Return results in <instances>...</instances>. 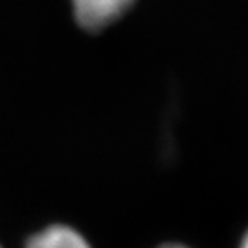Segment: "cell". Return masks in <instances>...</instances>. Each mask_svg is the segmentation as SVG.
<instances>
[{"mask_svg": "<svg viewBox=\"0 0 248 248\" xmlns=\"http://www.w3.org/2000/svg\"><path fill=\"white\" fill-rule=\"evenodd\" d=\"M157 248H190V247H186V245H183V243H176V241H170V243L159 245Z\"/></svg>", "mask_w": 248, "mask_h": 248, "instance_id": "3", "label": "cell"}, {"mask_svg": "<svg viewBox=\"0 0 248 248\" xmlns=\"http://www.w3.org/2000/svg\"><path fill=\"white\" fill-rule=\"evenodd\" d=\"M21 248H93V245L74 226L54 222L30 234Z\"/></svg>", "mask_w": 248, "mask_h": 248, "instance_id": "2", "label": "cell"}, {"mask_svg": "<svg viewBox=\"0 0 248 248\" xmlns=\"http://www.w3.org/2000/svg\"><path fill=\"white\" fill-rule=\"evenodd\" d=\"M74 17L86 30H102L133 5L135 0H71Z\"/></svg>", "mask_w": 248, "mask_h": 248, "instance_id": "1", "label": "cell"}, {"mask_svg": "<svg viewBox=\"0 0 248 248\" xmlns=\"http://www.w3.org/2000/svg\"><path fill=\"white\" fill-rule=\"evenodd\" d=\"M240 248H248V231L245 232L243 240H241V243H240Z\"/></svg>", "mask_w": 248, "mask_h": 248, "instance_id": "4", "label": "cell"}, {"mask_svg": "<svg viewBox=\"0 0 248 248\" xmlns=\"http://www.w3.org/2000/svg\"><path fill=\"white\" fill-rule=\"evenodd\" d=\"M0 248H5V247H4V245H0Z\"/></svg>", "mask_w": 248, "mask_h": 248, "instance_id": "5", "label": "cell"}]
</instances>
